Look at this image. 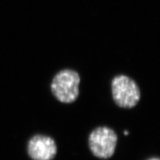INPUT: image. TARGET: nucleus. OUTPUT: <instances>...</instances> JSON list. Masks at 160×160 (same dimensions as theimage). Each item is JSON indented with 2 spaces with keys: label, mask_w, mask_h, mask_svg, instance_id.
I'll return each instance as SVG.
<instances>
[{
  "label": "nucleus",
  "mask_w": 160,
  "mask_h": 160,
  "mask_svg": "<svg viewBox=\"0 0 160 160\" xmlns=\"http://www.w3.org/2000/svg\"><path fill=\"white\" fill-rule=\"evenodd\" d=\"M81 77L77 71L62 69L53 77L50 88L55 99L63 104L74 102L79 96Z\"/></svg>",
  "instance_id": "obj_1"
},
{
  "label": "nucleus",
  "mask_w": 160,
  "mask_h": 160,
  "mask_svg": "<svg viewBox=\"0 0 160 160\" xmlns=\"http://www.w3.org/2000/svg\"><path fill=\"white\" fill-rule=\"evenodd\" d=\"M111 90L113 101L121 108H133L141 99L139 86L127 75L115 76L111 80Z\"/></svg>",
  "instance_id": "obj_2"
},
{
  "label": "nucleus",
  "mask_w": 160,
  "mask_h": 160,
  "mask_svg": "<svg viewBox=\"0 0 160 160\" xmlns=\"http://www.w3.org/2000/svg\"><path fill=\"white\" fill-rule=\"evenodd\" d=\"M88 143L90 151L95 157L108 159L113 157L117 149V133L108 126H99L89 133Z\"/></svg>",
  "instance_id": "obj_3"
},
{
  "label": "nucleus",
  "mask_w": 160,
  "mask_h": 160,
  "mask_svg": "<svg viewBox=\"0 0 160 160\" xmlns=\"http://www.w3.org/2000/svg\"><path fill=\"white\" fill-rule=\"evenodd\" d=\"M26 151L32 160H53L57 154L58 148L53 137L37 133L28 141Z\"/></svg>",
  "instance_id": "obj_4"
},
{
  "label": "nucleus",
  "mask_w": 160,
  "mask_h": 160,
  "mask_svg": "<svg viewBox=\"0 0 160 160\" xmlns=\"http://www.w3.org/2000/svg\"><path fill=\"white\" fill-rule=\"evenodd\" d=\"M146 160H160V159L158 157H152L148 158V159Z\"/></svg>",
  "instance_id": "obj_5"
},
{
  "label": "nucleus",
  "mask_w": 160,
  "mask_h": 160,
  "mask_svg": "<svg viewBox=\"0 0 160 160\" xmlns=\"http://www.w3.org/2000/svg\"><path fill=\"white\" fill-rule=\"evenodd\" d=\"M124 133H125V135H128V131H124Z\"/></svg>",
  "instance_id": "obj_6"
}]
</instances>
